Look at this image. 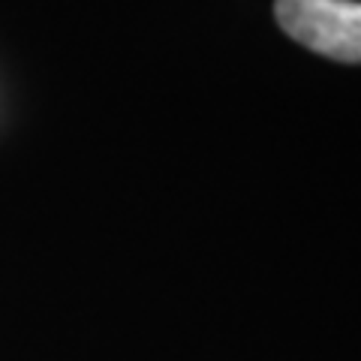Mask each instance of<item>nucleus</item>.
I'll list each match as a JSON object with an SVG mask.
<instances>
[{
	"label": "nucleus",
	"instance_id": "nucleus-1",
	"mask_svg": "<svg viewBox=\"0 0 361 361\" xmlns=\"http://www.w3.org/2000/svg\"><path fill=\"white\" fill-rule=\"evenodd\" d=\"M286 37L337 63H361V0H274Z\"/></svg>",
	"mask_w": 361,
	"mask_h": 361
}]
</instances>
